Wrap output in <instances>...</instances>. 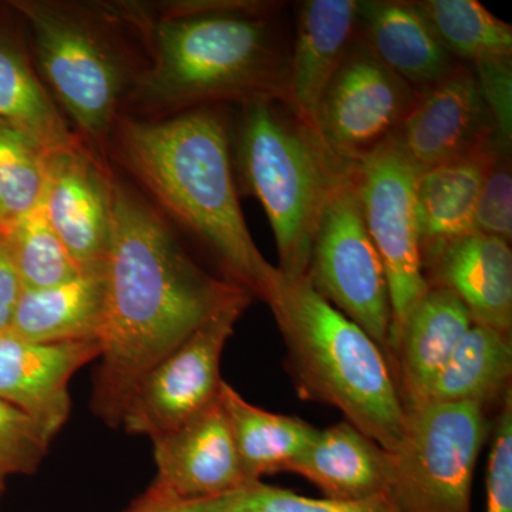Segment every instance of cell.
Masks as SVG:
<instances>
[{"mask_svg": "<svg viewBox=\"0 0 512 512\" xmlns=\"http://www.w3.org/2000/svg\"><path fill=\"white\" fill-rule=\"evenodd\" d=\"M288 471L330 500L367 501L386 493V451L348 421L318 430Z\"/></svg>", "mask_w": 512, "mask_h": 512, "instance_id": "22", "label": "cell"}, {"mask_svg": "<svg viewBox=\"0 0 512 512\" xmlns=\"http://www.w3.org/2000/svg\"><path fill=\"white\" fill-rule=\"evenodd\" d=\"M49 444L28 414L0 400V498L10 476L35 473Z\"/></svg>", "mask_w": 512, "mask_h": 512, "instance_id": "29", "label": "cell"}, {"mask_svg": "<svg viewBox=\"0 0 512 512\" xmlns=\"http://www.w3.org/2000/svg\"><path fill=\"white\" fill-rule=\"evenodd\" d=\"M227 109L198 107L161 119L120 116L107 157L210 252L225 279L265 302L279 271L259 252L242 214Z\"/></svg>", "mask_w": 512, "mask_h": 512, "instance_id": "3", "label": "cell"}, {"mask_svg": "<svg viewBox=\"0 0 512 512\" xmlns=\"http://www.w3.org/2000/svg\"><path fill=\"white\" fill-rule=\"evenodd\" d=\"M22 284L13 268L5 239L0 235V335L8 332L16 305H18Z\"/></svg>", "mask_w": 512, "mask_h": 512, "instance_id": "35", "label": "cell"}, {"mask_svg": "<svg viewBox=\"0 0 512 512\" xmlns=\"http://www.w3.org/2000/svg\"><path fill=\"white\" fill-rule=\"evenodd\" d=\"M416 5L458 63L512 59V26L477 0H420Z\"/></svg>", "mask_w": 512, "mask_h": 512, "instance_id": "26", "label": "cell"}, {"mask_svg": "<svg viewBox=\"0 0 512 512\" xmlns=\"http://www.w3.org/2000/svg\"><path fill=\"white\" fill-rule=\"evenodd\" d=\"M23 289L47 288L80 275L45 211L33 208L0 232Z\"/></svg>", "mask_w": 512, "mask_h": 512, "instance_id": "27", "label": "cell"}, {"mask_svg": "<svg viewBox=\"0 0 512 512\" xmlns=\"http://www.w3.org/2000/svg\"><path fill=\"white\" fill-rule=\"evenodd\" d=\"M101 355L97 339L35 343L0 335V400L28 414L52 441L72 410L69 382Z\"/></svg>", "mask_w": 512, "mask_h": 512, "instance_id": "15", "label": "cell"}, {"mask_svg": "<svg viewBox=\"0 0 512 512\" xmlns=\"http://www.w3.org/2000/svg\"><path fill=\"white\" fill-rule=\"evenodd\" d=\"M488 424L478 403L406 410L399 443L386 451V493L396 512H471L474 471Z\"/></svg>", "mask_w": 512, "mask_h": 512, "instance_id": "7", "label": "cell"}, {"mask_svg": "<svg viewBox=\"0 0 512 512\" xmlns=\"http://www.w3.org/2000/svg\"><path fill=\"white\" fill-rule=\"evenodd\" d=\"M158 493L180 500L217 497L254 485L249 483L220 400L153 439ZM256 484V483H255Z\"/></svg>", "mask_w": 512, "mask_h": 512, "instance_id": "14", "label": "cell"}, {"mask_svg": "<svg viewBox=\"0 0 512 512\" xmlns=\"http://www.w3.org/2000/svg\"><path fill=\"white\" fill-rule=\"evenodd\" d=\"M423 262L429 285L456 293L474 323L511 335V244L473 232L427 249Z\"/></svg>", "mask_w": 512, "mask_h": 512, "instance_id": "16", "label": "cell"}, {"mask_svg": "<svg viewBox=\"0 0 512 512\" xmlns=\"http://www.w3.org/2000/svg\"><path fill=\"white\" fill-rule=\"evenodd\" d=\"M232 160L237 183L261 202L271 222L276 268L288 278L308 275L320 218L355 164L333 154L318 131L279 99L239 104Z\"/></svg>", "mask_w": 512, "mask_h": 512, "instance_id": "6", "label": "cell"}, {"mask_svg": "<svg viewBox=\"0 0 512 512\" xmlns=\"http://www.w3.org/2000/svg\"><path fill=\"white\" fill-rule=\"evenodd\" d=\"M359 0H305L295 6L286 103L316 130L320 100L356 36Z\"/></svg>", "mask_w": 512, "mask_h": 512, "instance_id": "17", "label": "cell"}, {"mask_svg": "<svg viewBox=\"0 0 512 512\" xmlns=\"http://www.w3.org/2000/svg\"><path fill=\"white\" fill-rule=\"evenodd\" d=\"M245 293L202 269L163 214L111 165L106 312L92 400L97 417L120 427L138 382L202 323Z\"/></svg>", "mask_w": 512, "mask_h": 512, "instance_id": "1", "label": "cell"}, {"mask_svg": "<svg viewBox=\"0 0 512 512\" xmlns=\"http://www.w3.org/2000/svg\"><path fill=\"white\" fill-rule=\"evenodd\" d=\"M420 173L394 137L353 168V187L363 220L389 284L390 352L404 320L430 288L424 274L417 217L416 185Z\"/></svg>", "mask_w": 512, "mask_h": 512, "instance_id": "8", "label": "cell"}, {"mask_svg": "<svg viewBox=\"0 0 512 512\" xmlns=\"http://www.w3.org/2000/svg\"><path fill=\"white\" fill-rule=\"evenodd\" d=\"M46 156L35 141L0 124V232L39 205Z\"/></svg>", "mask_w": 512, "mask_h": 512, "instance_id": "28", "label": "cell"}, {"mask_svg": "<svg viewBox=\"0 0 512 512\" xmlns=\"http://www.w3.org/2000/svg\"><path fill=\"white\" fill-rule=\"evenodd\" d=\"M512 512V402L511 390L494 427L487 470V511Z\"/></svg>", "mask_w": 512, "mask_h": 512, "instance_id": "32", "label": "cell"}, {"mask_svg": "<svg viewBox=\"0 0 512 512\" xmlns=\"http://www.w3.org/2000/svg\"><path fill=\"white\" fill-rule=\"evenodd\" d=\"M84 141L47 154L40 207L80 271L106 266L111 164Z\"/></svg>", "mask_w": 512, "mask_h": 512, "instance_id": "12", "label": "cell"}, {"mask_svg": "<svg viewBox=\"0 0 512 512\" xmlns=\"http://www.w3.org/2000/svg\"><path fill=\"white\" fill-rule=\"evenodd\" d=\"M474 228L480 234L512 239L511 148H500L485 174L478 197Z\"/></svg>", "mask_w": 512, "mask_h": 512, "instance_id": "30", "label": "cell"}, {"mask_svg": "<svg viewBox=\"0 0 512 512\" xmlns=\"http://www.w3.org/2000/svg\"><path fill=\"white\" fill-rule=\"evenodd\" d=\"M106 312V266L47 288L23 289L8 333L35 343L100 340Z\"/></svg>", "mask_w": 512, "mask_h": 512, "instance_id": "21", "label": "cell"}, {"mask_svg": "<svg viewBox=\"0 0 512 512\" xmlns=\"http://www.w3.org/2000/svg\"><path fill=\"white\" fill-rule=\"evenodd\" d=\"M419 94L356 35L320 100L316 131L333 154L359 163L396 136Z\"/></svg>", "mask_w": 512, "mask_h": 512, "instance_id": "11", "label": "cell"}, {"mask_svg": "<svg viewBox=\"0 0 512 512\" xmlns=\"http://www.w3.org/2000/svg\"><path fill=\"white\" fill-rule=\"evenodd\" d=\"M511 373V335L474 323L412 409L461 402L485 407L510 387Z\"/></svg>", "mask_w": 512, "mask_h": 512, "instance_id": "25", "label": "cell"}, {"mask_svg": "<svg viewBox=\"0 0 512 512\" xmlns=\"http://www.w3.org/2000/svg\"><path fill=\"white\" fill-rule=\"evenodd\" d=\"M265 303L281 330L301 393L338 409L383 450L396 447L406 407L375 340L326 301L306 276L279 272Z\"/></svg>", "mask_w": 512, "mask_h": 512, "instance_id": "5", "label": "cell"}, {"mask_svg": "<svg viewBox=\"0 0 512 512\" xmlns=\"http://www.w3.org/2000/svg\"><path fill=\"white\" fill-rule=\"evenodd\" d=\"M500 148L511 147L495 140L473 156L421 171L416 185L421 251L476 232L478 197Z\"/></svg>", "mask_w": 512, "mask_h": 512, "instance_id": "23", "label": "cell"}, {"mask_svg": "<svg viewBox=\"0 0 512 512\" xmlns=\"http://www.w3.org/2000/svg\"><path fill=\"white\" fill-rule=\"evenodd\" d=\"M473 325L470 312L450 289L430 286L421 296L392 349L399 356V389L406 410L416 406Z\"/></svg>", "mask_w": 512, "mask_h": 512, "instance_id": "19", "label": "cell"}, {"mask_svg": "<svg viewBox=\"0 0 512 512\" xmlns=\"http://www.w3.org/2000/svg\"><path fill=\"white\" fill-rule=\"evenodd\" d=\"M15 23L0 18V124L35 141L47 154L82 141L47 92L26 40Z\"/></svg>", "mask_w": 512, "mask_h": 512, "instance_id": "20", "label": "cell"}, {"mask_svg": "<svg viewBox=\"0 0 512 512\" xmlns=\"http://www.w3.org/2000/svg\"><path fill=\"white\" fill-rule=\"evenodd\" d=\"M394 138L421 171L473 156L500 140L476 73L463 63L420 92Z\"/></svg>", "mask_w": 512, "mask_h": 512, "instance_id": "13", "label": "cell"}, {"mask_svg": "<svg viewBox=\"0 0 512 512\" xmlns=\"http://www.w3.org/2000/svg\"><path fill=\"white\" fill-rule=\"evenodd\" d=\"M476 73L485 103L493 114L498 137L505 146L512 141V59L491 60L470 66Z\"/></svg>", "mask_w": 512, "mask_h": 512, "instance_id": "33", "label": "cell"}, {"mask_svg": "<svg viewBox=\"0 0 512 512\" xmlns=\"http://www.w3.org/2000/svg\"><path fill=\"white\" fill-rule=\"evenodd\" d=\"M30 55L47 92L87 146L107 157L146 59L114 2L16 0Z\"/></svg>", "mask_w": 512, "mask_h": 512, "instance_id": "4", "label": "cell"}, {"mask_svg": "<svg viewBox=\"0 0 512 512\" xmlns=\"http://www.w3.org/2000/svg\"><path fill=\"white\" fill-rule=\"evenodd\" d=\"M251 301L245 293L215 313L138 382L121 416L127 433L156 439L217 402L222 352Z\"/></svg>", "mask_w": 512, "mask_h": 512, "instance_id": "10", "label": "cell"}, {"mask_svg": "<svg viewBox=\"0 0 512 512\" xmlns=\"http://www.w3.org/2000/svg\"><path fill=\"white\" fill-rule=\"evenodd\" d=\"M247 488L217 497L180 500L148 487L146 493L140 495L124 512H241L242 498Z\"/></svg>", "mask_w": 512, "mask_h": 512, "instance_id": "34", "label": "cell"}, {"mask_svg": "<svg viewBox=\"0 0 512 512\" xmlns=\"http://www.w3.org/2000/svg\"><path fill=\"white\" fill-rule=\"evenodd\" d=\"M352 175L333 195L320 218L306 278L326 301L390 352L389 284L382 259L367 232Z\"/></svg>", "mask_w": 512, "mask_h": 512, "instance_id": "9", "label": "cell"}, {"mask_svg": "<svg viewBox=\"0 0 512 512\" xmlns=\"http://www.w3.org/2000/svg\"><path fill=\"white\" fill-rule=\"evenodd\" d=\"M218 400L231 427L242 470L252 484L288 471L318 433L306 421L259 409L224 380Z\"/></svg>", "mask_w": 512, "mask_h": 512, "instance_id": "24", "label": "cell"}, {"mask_svg": "<svg viewBox=\"0 0 512 512\" xmlns=\"http://www.w3.org/2000/svg\"><path fill=\"white\" fill-rule=\"evenodd\" d=\"M356 35L419 92L443 82L460 66L410 0H359Z\"/></svg>", "mask_w": 512, "mask_h": 512, "instance_id": "18", "label": "cell"}, {"mask_svg": "<svg viewBox=\"0 0 512 512\" xmlns=\"http://www.w3.org/2000/svg\"><path fill=\"white\" fill-rule=\"evenodd\" d=\"M143 50L121 116L161 119L198 107L288 100L292 35L281 3L114 2Z\"/></svg>", "mask_w": 512, "mask_h": 512, "instance_id": "2", "label": "cell"}, {"mask_svg": "<svg viewBox=\"0 0 512 512\" xmlns=\"http://www.w3.org/2000/svg\"><path fill=\"white\" fill-rule=\"evenodd\" d=\"M241 512H396L386 497L367 501L311 498L256 483L245 490Z\"/></svg>", "mask_w": 512, "mask_h": 512, "instance_id": "31", "label": "cell"}]
</instances>
